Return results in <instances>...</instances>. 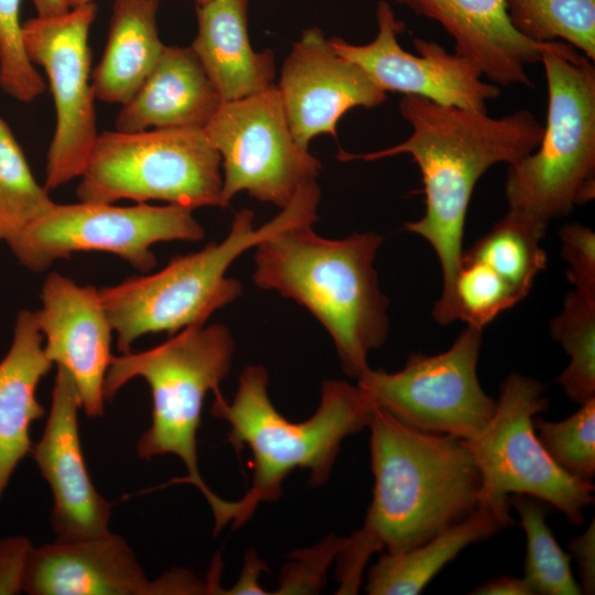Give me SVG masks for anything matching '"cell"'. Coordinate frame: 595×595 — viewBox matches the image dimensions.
I'll use <instances>...</instances> for the list:
<instances>
[{
	"label": "cell",
	"mask_w": 595,
	"mask_h": 595,
	"mask_svg": "<svg viewBox=\"0 0 595 595\" xmlns=\"http://www.w3.org/2000/svg\"><path fill=\"white\" fill-rule=\"evenodd\" d=\"M400 112L412 132L403 142L369 153L340 150V161H375L409 154L418 164L425 212L404 229L426 240L442 270V292L432 309L440 325L457 321L454 284L463 255L466 215L479 178L494 165L513 164L533 152L543 126L526 109L504 117L403 96Z\"/></svg>",
	"instance_id": "cell-1"
},
{
	"label": "cell",
	"mask_w": 595,
	"mask_h": 595,
	"mask_svg": "<svg viewBox=\"0 0 595 595\" xmlns=\"http://www.w3.org/2000/svg\"><path fill=\"white\" fill-rule=\"evenodd\" d=\"M368 428L372 500L336 556L338 594L357 593L375 552L418 547L480 505L479 470L464 440L413 429L378 407Z\"/></svg>",
	"instance_id": "cell-2"
},
{
	"label": "cell",
	"mask_w": 595,
	"mask_h": 595,
	"mask_svg": "<svg viewBox=\"0 0 595 595\" xmlns=\"http://www.w3.org/2000/svg\"><path fill=\"white\" fill-rule=\"evenodd\" d=\"M312 226L289 227L260 241L252 281L307 310L329 334L343 371L358 379L389 332V301L374 267L382 237L329 239Z\"/></svg>",
	"instance_id": "cell-3"
},
{
	"label": "cell",
	"mask_w": 595,
	"mask_h": 595,
	"mask_svg": "<svg viewBox=\"0 0 595 595\" xmlns=\"http://www.w3.org/2000/svg\"><path fill=\"white\" fill-rule=\"evenodd\" d=\"M269 375L249 365L239 376L231 402L215 396L212 413L230 425L228 442L236 451L249 447L251 486L236 500L232 527L245 524L261 502H274L284 479L294 469L310 470V485L328 480L342 442L369 426L376 404L357 385L328 379L321 401L305 421L292 422L281 414L268 394Z\"/></svg>",
	"instance_id": "cell-4"
},
{
	"label": "cell",
	"mask_w": 595,
	"mask_h": 595,
	"mask_svg": "<svg viewBox=\"0 0 595 595\" xmlns=\"http://www.w3.org/2000/svg\"><path fill=\"white\" fill-rule=\"evenodd\" d=\"M321 190L316 181L304 184L281 212L257 227L249 208L235 213L227 236L203 249L176 256L163 269L131 277L99 289V295L121 354L148 334L170 336L203 325L242 293L241 283L227 270L245 251L289 227L317 219Z\"/></svg>",
	"instance_id": "cell-5"
},
{
	"label": "cell",
	"mask_w": 595,
	"mask_h": 595,
	"mask_svg": "<svg viewBox=\"0 0 595 595\" xmlns=\"http://www.w3.org/2000/svg\"><path fill=\"white\" fill-rule=\"evenodd\" d=\"M234 353L235 340L227 326H190L150 349L113 356L104 382L105 400L110 401L128 381H147L152 421L137 442V453L144 459L177 456L187 469V476L177 482L194 485L203 494L213 510L216 532L232 521L236 501L221 499L203 480L196 435L204 400L209 391L220 394Z\"/></svg>",
	"instance_id": "cell-6"
},
{
	"label": "cell",
	"mask_w": 595,
	"mask_h": 595,
	"mask_svg": "<svg viewBox=\"0 0 595 595\" xmlns=\"http://www.w3.org/2000/svg\"><path fill=\"white\" fill-rule=\"evenodd\" d=\"M540 62L548 113L537 149L510 164L509 208L547 225L595 197V67L563 41L545 42Z\"/></svg>",
	"instance_id": "cell-7"
},
{
	"label": "cell",
	"mask_w": 595,
	"mask_h": 595,
	"mask_svg": "<svg viewBox=\"0 0 595 595\" xmlns=\"http://www.w3.org/2000/svg\"><path fill=\"white\" fill-rule=\"evenodd\" d=\"M80 202L162 201L190 209L221 207V159L204 129L98 134L79 176Z\"/></svg>",
	"instance_id": "cell-8"
},
{
	"label": "cell",
	"mask_w": 595,
	"mask_h": 595,
	"mask_svg": "<svg viewBox=\"0 0 595 595\" xmlns=\"http://www.w3.org/2000/svg\"><path fill=\"white\" fill-rule=\"evenodd\" d=\"M548 402L543 385L532 377L512 372L502 380L491 419L465 441L480 475V505L510 512L509 497L527 495L580 526L595 487L565 474L540 443L533 419Z\"/></svg>",
	"instance_id": "cell-9"
},
{
	"label": "cell",
	"mask_w": 595,
	"mask_h": 595,
	"mask_svg": "<svg viewBox=\"0 0 595 595\" xmlns=\"http://www.w3.org/2000/svg\"><path fill=\"white\" fill-rule=\"evenodd\" d=\"M203 238L202 225L186 207L79 201L54 203L7 244L19 263L32 272H44L60 259L89 251L112 253L140 272H150L156 264L153 245Z\"/></svg>",
	"instance_id": "cell-10"
},
{
	"label": "cell",
	"mask_w": 595,
	"mask_h": 595,
	"mask_svg": "<svg viewBox=\"0 0 595 595\" xmlns=\"http://www.w3.org/2000/svg\"><path fill=\"white\" fill-rule=\"evenodd\" d=\"M482 340L483 328L466 325L445 351L413 353L394 372L369 368L357 386L408 426L472 440L496 409L477 376Z\"/></svg>",
	"instance_id": "cell-11"
},
{
	"label": "cell",
	"mask_w": 595,
	"mask_h": 595,
	"mask_svg": "<svg viewBox=\"0 0 595 595\" xmlns=\"http://www.w3.org/2000/svg\"><path fill=\"white\" fill-rule=\"evenodd\" d=\"M204 130L221 159L224 207L247 192L283 208L322 169L321 161L294 140L274 85L221 102Z\"/></svg>",
	"instance_id": "cell-12"
},
{
	"label": "cell",
	"mask_w": 595,
	"mask_h": 595,
	"mask_svg": "<svg viewBox=\"0 0 595 595\" xmlns=\"http://www.w3.org/2000/svg\"><path fill=\"white\" fill-rule=\"evenodd\" d=\"M96 14V4L89 2L23 22L26 54L44 69L55 106V131L46 155L47 191L82 175L98 137L88 44Z\"/></svg>",
	"instance_id": "cell-13"
},
{
	"label": "cell",
	"mask_w": 595,
	"mask_h": 595,
	"mask_svg": "<svg viewBox=\"0 0 595 595\" xmlns=\"http://www.w3.org/2000/svg\"><path fill=\"white\" fill-rule=\"evenodd\" d=\"M377 34L367 44L329 39L332 47L357 64L386 93L416 96L443 106L487 112V102L500 88L482 79L480 71L468 60L447 52L434 41L413 39L419 55L399 44L404 30L391 6L380 0L376 10Z\"/></svg>",
	"instance_id": "cell-14"
},
{
	"label": "cell",
	"mask_w": 595,
	"mask_h": 595,
	"mask_svg": "<svg viewBox=\"0 0 595 595\" xmlns=\"http://www.w3.org/2000/svg\"><path fill=\"white\" fill-rule=\"evenodd\" d=\"M296 143L329 133L336 138L338 120L355 107L372 108L387 99L357 64L340 56L321 29L302 32L288 55L277 85Z\"/></svg>",
	"instance_id": "cell-15"
},
{
	"label": "cell",
	"mask_w": 595,
	"mask_h": 595,
	"mask_svg": "<svg viewBox=\"0 0 595 595\" xmlns=\"http://www.w3.org/2000/svg\"><path fill=\"white\" fill-rule=\"evenodd\" d=\"M34 312L46 357L72 378L89 418L104 414V382L113 358L112 327L99 289L58 272L47 274Z\"/></svg>",
	"instance_id": "cell-16"
},
{
	"label": "cell",
	"mask_w": 595,
	"mask_h": 595,
	"mask_svg": "<svg viewBox=\"0 0 595 595\" xmlns=\"http://www.w3.org/2000/svg\"><path fill=\"white\" fill-rule=\"evenodd\" d=\"M82 409L69 375L57 367L43 434L30 454L48 483L56 541H76L109 532L111 504L96 490L85 463L78 431Z\"/></svg>",
	"instance_id": "cell-17"
},
{
	"label": "cell",
	"mask_w": 595,
	"mask_h": 595,
	"mask_svg": "<svg viewBox=\"0 0 595 595\" xmlns=\"http://www.w3.org/2000/svg\"><path fill=\"white\" fill-rule=\"evenodd\" d=\"M23 592L31 595L163 594L150 581L127 542L110 531L89 539L32 545Z\"/></svg>",
	"instance_id": "cell-18"
},
{
	"label": "cell",
	"mask_w": 595,
	"mask_h": 595,
	"mask_svg": "<svg viewBox=\"0 0 595 595\" xmlns=\"http://www.w3.org/2000/svg\"><path fill=\"white\" fill-rule=\"evenodd\" d=\"M437 22L454 40L455 53L496 86L532 88L526 66L540 62L544 43L512 26L506 0H394Z\"/></svg>",
	"instance_id": "cell-19"
},
{
	"label": "cell",
	"mask_w": 595,
	"mask_h": 595,
	"mask_svg": "<svg viewBox=\"0 0 595 595\" xmlns=\"http://www.w3.org/2000/svg\"><path fill=\"white\" fill-rule=\"evenodd\" d=\"M221 102L193 50L165 45L150 75L121 105L115 128L122 132L205 129Z\"/></svg>",
	"instance_id": "cell-20"
},
{
	"label": "cell",
	"mask_w": 595,
	"mask_h": 595,
	"mask_svg": "<svg viewBox=\"0 0 595 595\" xmlns=\"http://www.w3.org/2000/svg\"><path fill=\"white\" fill-rule=\"evenodd\" d=\"M197 34L191 48L223 102L239 100L273 86V52H256L248 35V0L197 4Z\"/></svg>",
	"instance_id": "cell-21"
},
{
	"label": "cell",
	"mask_w": 595,
	"mask_h": 595,
	"mask_svg": "<svg viewBox=\"0 0 595 595\" xmlns=\"http://www.w3.org/2000/svg\"><path fill=\"white\" fill-rule=\"evenodd\" d=\"M52 366L34 312L20 311L12 343L0 360V498L19 463L30 454V428L45 414L36 388Z\"/></svg>",
	"instance_id": "cell-22"
},
{
	"label": "cell",
	"mask_w": 595,
	"mask_h": 595,
	"mask_svg": "<svg viewBox=\"0 0 595 595\" xmlns=\"http://www.w3.org/2000/svg\"><path fill=\"white\" fill-rule=\"evenodd\" d=\"M160 0H115L104 55L91 74L95 98L126 104L154 68L164 44Z\"/></svg>",
	"instance_id": "cell-23"
},
{
	"label": "cell",
	"mask_w": 595,
	"mask_h": 595,
	"mask_svg": "<svg viewBox=\"0 0 595 595\" xmlns=\"http://www.w3.org/2000/svg\"><path fill=\"white\" fill-rule=\"evenodd\" d=\"M513 524L510 512L479 507L461 522L401 553H383L367 574L370 595H418L468 545Z\"/></svg>",
	"instance_id": "cell-24"
},
{
	"label": "cell",
	"mask_w": 595,
	"mask_h": 595,
	"mask_svg": "<svg viewBox=\"0 0 595 595\" xmlns=\"http://www.w3.org/2000/svg\"><path fill=\"white\" fill-rule=\"evenodd\" d=\"M547 224L516 209L508 212L462 257L485 263L523 299L548 264L540 242Z\"/></svg>",
	"instance_id": "cell-25"
},
{
	"label": "cell",
	"mask_w": 595,
	"mask_h": 595,
	"mask_svg": "<svg viewBox=\"0 0 595 595\" xmlns=\"http://www.w3.org/2000/svg\"><path fill=\"white\" fill-rule=\"evenodd\" d=\"M549 328L570 358L555 382L575 403L595 398V300L570 291Z\"/></svg>",
	"instance_id": "cell-26"
},
{
	"label": "cell",
	"mask_w": 595,
	"mask_h": 595,
	"mask_svg": "<svg viewBox=\"0 0 595 595\" xmlns=\"http://www.w3.org/2000/svg\"><path fill=\"white\" fill-rule=\"evenodd\" d=\"M515 30L538 43L563 41L595 60V0H506Z\"/></svg>",
	"instance_id": "cell-27"
},
{
	"label": "cell",
	"mask_w": 595,
	"mask_h": 595,
	"mask_svg": "<svg viewBox=\"0 0 595 595\" xmlns=\"http://www.w3.org/2000/svg\"><path fill=\"white\" fill-rule=\"evenodd\" d=\"M509 501L519 515L526 533L523 578L534 594H582L572 573L571 558L562 550L547 523L542 501L527 495H512Z\"/></svg>",
	"instance_id": "cell-28"
},
{
	"label": "cell",
	"mask_w": 595,
	"mask_h": 595,
	"mask_svg": "<svg viewBox=\"0 0 595 595\" xmlns=\"http://www.w3.org/2000/svg\"><path fill=\"white\" fill-rule=\"evenodd\" d=\"M34 178L25 155L0 115V240L6 242L55 202Z\"/></svg>",
	"instance_id": "cell-29"
},
{
	"label": "cell",
	"mask_w": 595,
	"mask_h": 595,
	"mask_svg": "<svg viewBox=\"0 0 595 595\" xmlns=\"http://www.w3.org/2000/svg\"><path fill=\"white\" fill-rule=\"evenodd\" d=\"M561 421L534 416L537 436L551 459L581 482L595 478V398Z\"/></svg>",
	"instance_id": "cell-30"
},
{
	"label": "cell",
	"mask_w": 595,
	"mask_h": 595,
	"mask_svg": "<svg viewBox=\"0 0 595 595\" xmlns=\"http://www.w3.org/2000/svg\"><path fill=\"white\" fill-rule=\"evenodd\" d=\"M457 320L484 328L522 298L483 262L462 257L455 278Z\"/></svg>",
	"instance_id": "cell-31"
},
{
	"label": "cell",
	"mask_w": 595,
	"mask_h": 595,
	"mask_svg": "<svg viewBox=\"0 0 595 595\" xmlns=\"http://www.w3.org/2000/svg\"><path fill=\"white\" fill-rule=\"evenodd\" d=\"M23 0H0V88L15 100L29 104L46 84L30 61L23 41Z\"/></svg>",
	"instance_id": "cell-32"
},
{
	"label": "cell",
	"mask_w": 595,
	"mask_h": 595,
	"mask_svg": "<svg viewBox=\"0 0 595 595\" xmlns=\"http://www.w3.org/2000/svg\"><path fill=\"white\" fill-rule=\"evenodd\" d=\"M345 538L328 537L313 548L296 551L281 576L278 594L317 592L326 571L344 544Z\"/></svg>",
	"instance_id": "cell-33"
},
{
	"label": "cell",
	"mask_w": 595,
	"mask_h": 595,
	"mask_svg": "<svg viewBox=\"0 0 595 595\" xmlns=\"http://www.w3.org/2000/svg\"><path fill=\"white\" fill-rule=\"evenodd\" d=\"M559 236L569 282L576 292L595 300V232L585 225L573 223L564 225Z\"/></svg>",
	"instance_id": "cell-34"
},
{
	"label": "cell",
	"mask_w": 595,
	"mask_h": 595,
	"mask_svg": "<svg viewBox=\"0 0 595 595\" xmlns=\"http://www.w3.org/2000/svg\"><path fill=\"white\" fill-rule=\"evenodd\" d=\"M32 544L26 537L0 540V594L23 592L26 561Z\"/></svg>",
	"instance_id": "cell-35"
},
{
	"label": "cell",
	"mask_w": 595,
	"mask_h": 595,
	"mask_svg": "<svg viewBox=\"0 0 595 595\" xmlns=\"http://www.w3.org/2000/svg\"><path fill=\"white\" fill-rule=\"evenodd\" d=\"M577 570L578 587L582 594L595 593V521L594 519L586 530L577 537L570 539L567 543Z\"/></svg>",
	"instance_id": "cell-36"
},
{
	"label": "cell",
	"mask_w": 595,
	"mask_h": 595,
	"mask_svg": "<svg viewBox=\"0 0 595 595\" xmlns=\"http://www.w3.org/2000/svg\"><path fill=\"white\" fill-rule=\"evenodd\" d=\"M474 595H536L529 583L513 576H499L474 588Z\"/></svg>",
	"instance_id": "cell-37"
},
{
	"label": "cell",
	"mask_w": 595,
	"mask_h": 595,
	"mask_svg": "<svg viewBox=\"0 0 595 595\" xmlns=\"http://www.w3.org/2000/svg\"><path fill=\"white\" fill-rule=\"evenodd\" d=\"M263 569L264 564L253 551L247 553L240 578L225 594H266L264 589L258 583V575Z\"/></svg>",
	"instance_id": "cell-38"
},
{
	"label": "cell",
	"mask_w": 595,
	"mask_h": 595,
	"mask_svg": "<svg viewBox=\"0 0 595 595\" xmlns=\"http://www.w3.org/2000/svg\"><path fill=\"white\" fill-rule=\"evenodd\" d=\"M37 17H55L65 13L71 8L67 0H31Z\"/></svg>",
	"instance_id": "cell-39"
},
{
	"label": "cell",
	"mask_w": 595,
	"mask_h": 595,
	"mask_svg": "<svg viewBox=\"0 0 595 595\" xmlns=\"http://www.w3.org/2000/svg\"><path fill=\"white\" fill-rule=\"evenodd\" d=\"M69 8L94 2V0H67Z\"/></svg>",
	"instance_id": "cell-40"
},
{
	"label": "cell",
	"mask_w": 595,
	"mask_h": 595,
	"mask_svg": "<svg viewBox=\"0 0 595 595\" xmlns=\"http://www.w3.org/2000/svg\"><path fill=\"white\" fill-rule=\"evenodd\" d=\"M209 1H213V0H196L197 4L207 3Z\"/></svg>",
	"instance_id": "cell-41"
}]
</instances>
